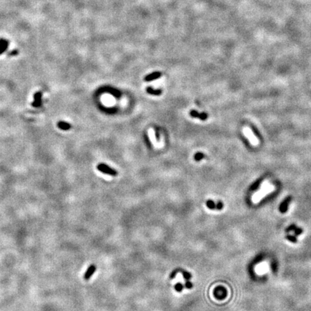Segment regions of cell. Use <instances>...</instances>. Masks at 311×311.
<instances>
[{"label": "cell", "instance_id": "cell-20", "mask_svg": "<svg viewBox=\"0 0 311 311\" xmlns=\"http://www.w3.org/2000/svg\"><path fill=\"white\" fill-rule=\"evenodd\" d=\"M193 287V284L190 281H189V280H187L186 283H185V287H186L187 289H192Z\"/></svg>", "mask_w": 311, "mask_h": 311}, {"label": "cell", "instance_id": "cell-5", "mask_svg": "<svg viewBox=\"0 0 311 311\" xmlns=\"http://www.w3.org/2000/svg\"><path fill=\"white\" fill-rule=\"evenodd\" d=\"M96 269H97V267H96L95 265H94V264H91L90 266H89V268L87 269V272H85L84 276V279L85 280H89V279H90L91 277H92V275H94V272H95Z\"/></svg>", "mask_w": 311, "mask_h": 311}, {"label": "cell", "instance_id": "cell-17", "mask_svg": "<svg viewBox=\"0 0 311 311\" xmlns=\"http://www.w3.org/2000/svg\"><path fill=\"white\" fill-rule=\"evenodd\" d=\"M286 238L290 241H291L292 243H297V238L295 237V235H286Z\"/></svg>", "mask_w": 311, "mask_h": 311}, {"label": "cell", "instance_id": "cell-3", "mask_svg": "<svg viewBox=\"0 0 311 311\" xmlns=\"http://www.w3.org/2000/svg\"><path fill=\"white\" fill-rule=\"evenodd\" d=\"M178 272H181V273H182V275H183L184 278H185V279L186 280H189L192 278V275H191V274L189 273V272H187V271L184 270V269H180V268H178V269H176L175 270H174L173 272H172V274L170 275V279H174V278L175 277V276H176V275L178 273Z\"/></svg>", "mask_w": 311, "mask_h": 311}, {"label": "cell", "instance_id": "cell-15", "mask_svg": "<svg viewBox=\"0 0 311 311\" xmlns=\"http://www.w3.org/2000/svg\"><path fill=\"white\" fill-rule=\"evenodd\" d=\"M148 134H149L150 138H151V141L153 143H156V138L154 136V132L153 130V129H150L148 130Z\"/></svg>", "mask_w": 311, "mask_h": 311}, {"label": "cell", "instance_id": "cell-11", "mask_svg": "<svg viewBox=\"0 0 311 311\" xmlns=\"http://www.w3.org/2000/svg\"><path fill=\"white\" fill-rule=\"evenodd\" d=\"M161 76V73L160 72H154V73H151V74L146 76V77L144 78V80H145L146 82H150V81L158 79V78L160 77Z\"/></svg>", "mask_w": 311, "mask_h": 311}, {"label": "cell", "instance_id": "cell-19", "mask_svg": "<svg viewBox=\"0 0 311 311\" xmlns=\"http://www.w3.org/2000/svg\"><path fill=\"white\" fill-rule=\"evenodd\" d=\"M260 183H261V181H260V180H258L257 182H255V183L253 184V185H252L250 189L252 191V190H255V189H257L258 187H259V185H260Z\"/></svg>", "mask_w": 311, "mask_h": 311}, {"label": "cell", "instance_id": "cell-9", "mask_svg": "<svg viewBox=\"0 0 311 311\" xmlns=\"http://www.w3.org/2000/svg\"><path fill=\"white\" fill-rule=\"evenodd\" d=\"M286 231H287V232L292 231V232L295 233V235H300V234H301L302 233H303V230L300 228H297L295 224H292V225H291L290 226H289L288 228L286 229Z\"/></svg>", "mask_w": 311, "mask_h": 311}, {"label": "cell", "instance_id": "cell-6", "mask_svg": "<svg viewBox=\"0 0 311 311\" xmlns=\"http://www.w3.org/2000/svg\"><path fill=\"white\" fill-rule=\"evenodd\" d=\"M244 132H245L246 135L248 137L250 142L253 145H256V143H257V140H256V138H255L254 135L252 133L251 130L250 129H249V128H246V129L244 130Z\"/></svg>", "mask_w": 311, "mask_h": 311}, {"label": "cell", "instance_id": "cell-13", "mask_svg": "<svg viewBox=\"0 0 311 311\" xmlns=\"http://www.w3.org/2000/svg\"><path fill=\"white\" fill-rule=\"evenodd\" d=\"M146 92H148V94H152V95H160V94H161L162 91L160 90V89H159V90H154V89H152L151 87H148L146 89Z\"/></svg>", "mask_w": 311, "mask_h": 311}, {"label": "cell", "instance_id": "cell-14", "mask_svg": "<svg viewBox=\"0 0 311 311\" xmlns=\"http://www.w3.org/2000/svg\"><path fill=\"white\" fill-rule=\"evenodd\" d=\"M206 205H207V207H208L209 209H210V210H214V209H216V204L213 201V200H207V203H206Z\"/></svg>", "mask_w": 311, "mask_h": 311}, {"label": "cell", "instance_id": "cell-2", "mask_svg": "<svg viewBox=\"0 0 311 311\" xmlns=\"http://www.w3.org/2000/svg\"><path fill=\"white\" fill-rule=\"evenodd\" d=\"M97 169L101 172H102V173L107 174L111 175V176H117V172L115 170L111 169L107 165L104 164V163H101V164L98 165Z\"/></svg>", "mask_w": 311, "mask_h": 311}, {"label": "cell", "instance_id": "cell-7", "mask_svg": "<svg viewBox=\"0 0 311 311\" xmlns=\"http://www.w3.org/2000/svg\"><path fill=\"white\" fill-rule=\"evenodd\" d=\"M190 115L192 117H195V118H199L202 120H205L207 118V114L206 113H198L195 110H192L190 112Z\"/></svg>", "mask_w": 311, "mask_h": 311}, {"label": "cell", "instance_id": "cell-18", "mask_svg": "<svg viewBox=\"0 0 311 311\" xmlns=\"http://www.w3.org/2000/svg\"><path fill=\"white\" fill-rule=\"evenodd\" d=\"M174 288H175V290H176V292H182V290H183L184 286H183V284H181V283H177V284H176V285H175Z\"/></svg>", "mask_w": 311, "mask_h": 311}, {"label": "cell", "instance_id": "cell-16", "mask_svg": "<svg viewBox=\"0 0 311 311\" xmlns=\"http://www.w3.org/2000/svg\"><path fill=\"white\" fill-rule=\"evenodd\" d=\"M204 157H205V155L203 154V153H197V154L194 155V160H196L197 161H199L202 160V159H203Z\"/></svg>", "mask_w": 311, "mask_h": 311}, {"label": "cell", "instance_id": "cell-22", "mask_svg": "<svg viewBox=\"0 0 311 311\" xmlns=\"http://www.w3.org/2000/svg\"><path fill=\"white\" fill-rule=\"evenodd\" d=\"M17 54H18V51H17V50H14V51H11L10 53H9L8 56H11L17 55Z\"/></svg>", "mask_w": 311, "mask_h": 311}, {"label": "cell", "instance_id": "cell-4", "mask_svg": "<svg viewBox=\"0 0 311 311\" xmlns=\"http://www.w3.org/2000/svg\"><path fill=\"white\" fill-rule=\"evenodd\" d=\"M291 199H292L291 197H287V198L284 199V200H283L282 203L280 204L279 211L281 212V213H284L287 211V210H288L289 204H290V201H291Z\"/></svg>", "mask_w": 311, "mask_h": 311}, {"label": "cell", "instance_id": "cell-8", "mask_svg": "<svg viewBox=\"0 0 311 311\" xmlns=\"http://www.w3.org/2000/svg\"><path fill=\"white\" fill-rule=\"evenodd\" d=\"M41 97H42V94L41 92H37L34 94V102H32V106L35 107H38L41 105Z\"/></svg>", "mask_w": 311, "mask_h": 311}, {"label": "cell", "instance_id": "cell-10", "mask_svg": "<svg viewBox=\"0 0 311 311\" xmlns=\"http://www.w3.org/2000/svg\"><path fill=\"white\" fill-rule=\"evenodd\" d=\"M9 41L7 40L0 38V55H1L7 49Z\"/></svg>", "mask_w": 311, "mask_h": 311}, {"label": "cell", "instance_id": "cell-21", "mask_svg": "<svg viewBox=\"0 0 311 311\" xmlns=\"http://www.w3.org/2000/svg\"><path fill=\"white\" fill-rule=\"evenodd\" d=\"M222 207H223V204H222V202L219 201L217 204H216V209H217V210H222Z\"/></svg>", "mask_w": 311, "mask_h": 311}, {"label": "cell", "instance_id": "cell-1", "mask_svg": "<svg viewBox=\"0 0 311 311\" xmlns=\"http://www.w3.org/2000/svg\"><path fill=\"white\" fill-rule=\"evenodd\" d=\"M213 295L216 299L220 300H224L227 296V290L222 286L217 287L213 291Z\"/></svg>", "mask_w": 311, "mask_h": 311}, {"label": "cell", "instance_id": "cell-12", "mask_svg": "<svg viewBox=\"0 0 311 311\" xmlns=\"http://www.w3.org/2000/svg\"><path fill=\"white\" fill-rule=\"evenodd\" d=\"M58 127L60 129L63 130H68L71 128V125L69 123H66V122L63 121H60L58 123Z\"/></svg>", "mask_w": 311, "mask_h": 311}]
</instances>
